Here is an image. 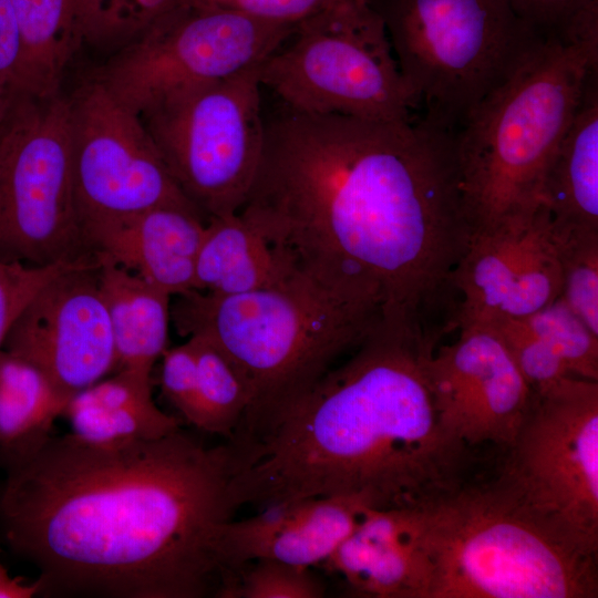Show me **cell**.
<instances>
[{
  "mask_svg": "<svg viewBox=\"0 0 598 598\" xmlns=\"http://www.w3.org/2000/svg\"><path fill=\"white\" fill-rule=\"evenodd\" d=\"M239 214L289 272L379 300L384 319L430 342L453 329V275L472 235L455 131L422 114L384 122L281 104Z\"/></svg>",
  "mask_w": 598,
  "mask_h": 598,
  "instance_id": "6da1fadb",
  "label": "cell"
},
{
  "mask_svg": "<svg viewBox=\"0 0 598 598\" xmlns=\"http://www.w3.org/2000/svg\"><path fill=\"white\" fill-rule=\"evenodd\" d=\"M235 466L229 440L182 427L111 446L51 435L4 467L1 536L38 569L43 597L216 596Z\"/></svg>",
  "mask_w": 598,
  "mask_h": 598,
  "instance_id": "7a4b0ae2",
  "label": "cell"
},
{
  "mask_svg": "<svg viewBox=\"0 0 598 598\" xmlns=\"http://www.w3.org/2000/svg\"><path fill=\"white\" fill-rule=\"evenodd\" d=\"M433 351L382 318L343 362L237 446L235 508L330 496L369 509L421 508L458 488L471 450L439 420L424 371Z\"/></svg>",
  "mask_w": 598,
  "mask_h": 598,
  "instance_id": "3957f363",
  "label": "cell"
},
{
  "mask_svg": "<svg viewBox=\"0 0 598 598\" xmlns=\"http://www.w3.org/2000/svg\"><path fill=\"white\" fill-rule=\"evenodd\" d=\"M174 297L171 322L176 331L216 346L249 385L250 404L230 439L239 445L258 437L383 318L378 302L327 292L292 272L248 292L192 289Z\"/></svg>",
  "mask_w": 598,
  "mask_h": 598,
  "instance_id": "277c9868",
  "label": "cell"
},
{
  "mask_svg": "<svg viewBox=\"0 0 598 598\" xmlns=\"http://www.w3.org/2000/svg\"><path fill=\"white\" fill-rule=\"evenodd\" d=\"M421 598H596L597 557L560 542L493 480L419 508Z\"/></svg>",
  "mask_w": 598,
  "mask_h": 598,
  "instance_id": "5b68a950",
  "label": "cell"
},
{
  "mask_svg": "<svg viewBox=\"0 0 598 598\" xmlns=\"http://www.w3.org/2000/svg\"><path fill=\"white\" fill-rule=\"evenodd\" d=\"M598 60L546 41L456 132L472 234L540 202L543 178Z\"/></svg>",
  "mask_w": 598,
  "mask_h": 598,
  "instance_id": "8992f818",
  "label": "cell"
},
{
  "mask_svg": "<svg viewBox=\"0 0 598 598\" xmlns=\"http://www.w3.org/2000/svg\"><path fill=\"white\" fill-rule=\"evenodd\" d=\"M429 120L457 132L546 41L509 0H370Z\"/></svg>",
  "mask_w": 598,
  "mask_h": 598,
  "instance_id": "52a82bcc",
  "label": "cell"
},
{
  "mask_svg": "<svg viewBox=\"0 0 598 598\" xmlns=\"http://www.w3.org/2000/svg\"><path fill=\"white\" fill-rule=\"evenodd\" d=\"M259 81L309 114L391 122L419 112L370 0H338L296 24L259 64Z\"/></svg>",
  "mask_w": 598,
  "mask_h": 598,
  "instance_id": "ba28073f",
  "label": "cell"
},
{
  "mask_svg": "<svg viewBox=\"0 0 598 598\" xmlns=\"http://www.w3.org/2000/svg\"><path fill=\"white\" fill-rule=\"evenodd\" d=\"M495 478L537 524L598 554V381L566 377L533 391Z\"/></svg>",
  "mask_w": 598,
  "mask_h": 598,
  "instance_id": "9c48e42d",
  "label": "cell"
},
{
  "mask_svg": "<svg viewBox=\"0 0 598 598\" xmlns=\"http://www.w3.org/2000/svg\"><path fill=\"white\" fill-rule=\"evenodd\" d=\"M259 64L176 90L138 114L172 177L208 219L238 213L265 143Z\"/></svg>",
  "mask_w": 598,
  "mask_h": 598,
  "instance_id": "30bf717a",
  "label": "cell"
},
{
  "mask_svg": "<svg viewBox=\"0 0 598 598\" xmlns=\"http://www.w3.org/2000/svg\"><path fill=\"white\" fill-rule=\"evenodd\" d=\"M75 204L68 95L19 96L0 125V259L94 257Z\"/></svg>",
  "mask_w": 598,
  "mask_h": 598,
  "instance_id": "8fae6325",
  "label": "cell"
},
{
  "mask_svg": "<svg viewBox=\"0 0 598 598\" xmlns=\"http://www.w3.org/2000/svg\"><path fill=\"white\" fill-rule=\"evenodd\" d=\"M295 27L224 8L176 4L91 76L138 115L176 90L260 64Z\"/></svg>",
  "mask_w": 598,
  "mask_h": 598,
  "instance_id": "7c38bea8",
  "label": "cell"
},
{
  "mask_svg": "<svg viewBox=\"0 0 598 598\" xmlns=\"http://www.w3.org/2000/svg\"><path fill=\"white\" fill-rule=\"evenodd\" d=\"M68 102L73 187L82 230L93 223L161 206L203 215L172 177L141 117L100 81L89 76L68 95Z\"/></svg>",
  "mask_w": 598,
  "mask_h": 598,
  "instance_id": "4fadbf2b",
  "label": "cell"
},
{
  "mask_svg": "<svg viewBox=\"0 0 598 598\" xmlns=\"http://www.w3.org/2000/svg\"><path fill=\"white\" fill-rule=\"evenodd\" d=\"M455 329L498 318L523 319L561 292L550 217L542 202L475 231L454 275Z\"/></svg>",
  "mask_w": 598,
  "mask_h": 598,
  "instance_id": "5bb4252c",
  "label": "cell"
},
{
  "mask_svg": "<svg viewBox=\"0 0 598 598\" xmlns=\"http://www.w3.org/2000/svg\"><path fill=\"white\" fill-rule=\"evenodd\" d=\"M451 344L424 359L439 420L446 433L470 450H507L526 416L533 390L492 327L458 328Z\"/></svg>",
  "mask_w": 598,
  "mask_h": 598,
  "instance_id": "9a60e30c",
  "label": "cell"
},
{
  "mask_svg": "<svg viewBox=\"0 0 598 598\" xmlns=\"http://www.w3.org/2000/svg\"><path fill=\"white\" fill-rule=\"evenodd\" d=\"M99 257L48 282L9 332L3 350L38 368L66 399L116 368Z\"/></svg>",
  "mask_w": 598,
  "mask_h": 598,
  "instance_id": "2e32d148",
  "label": "cell"
},
{
  "mask_svg": "<svg viewBox=\"0 0 598 598\" xmlns=\"http://www.w3.org/2000/svg\"><path fill=\"white\" fill-rule=\"evenodd\" d=\"M365 509L344 497H309L270 505L246 519L227 520L214 542L220 579L260 559L303 568L323 564Z\"/></svg>",
  "mask_w": 598,
  "mask_h": 598,
  "instance_id": "e0dca14e",
  "label": "cell"
},
{
  "mask_svg": "<svg viewBox=\"0 0 598 598\" xmlns=\"http://www.w3.org/2000/svg\"><path fill=\"white\" fill-rule=\"evenodd\" d=\"M206 221L196 210L161 206L86 225L83 234L93 252L174 297L195 288Z\"/></svg>",
  "mask_w": 598,
  "mask_h": 598,
  "instance_id": "ac0fdd59",
  "label": "cell"
},
{
  "mask_svg": "<svg viewBox=\"0 0 598 598\" xmlns=\"http://www.w3.org/2000/svg\"><path fill=\"white\" fill-rule=\"evenodd\" d=\"M362 597L421 598L419 508L369 509L323 563Z\"/></svg>",
  "mask_w": 598,
  "mask_h": 598,
  "instance_id": "d6986e66",
  "label": "cell"
},
{
  "mask_svg": "<svg viewBox=\"0 0 598 598\" xmlns=\"http://www.w3.org/2000/svg\"><path fill=\"white\" fill-rule=\"evenodd\" d=\"M539 199L554 231L598 233V73L548 163Z\"/></svg>",
  "mask_w": 598,
  "mask_h": 598,
  "instance_id": "ffe728a7",
  "label": "cell"
},
{
  "mask_svg": "<svg viewBox=\"0 0 598 598\" xmlns=\"http://www.w3.org/2000/svg\"><path fill=\"white\" fill-rule=\"evenodd\" d=\"M62 416L72 435L97 446L159 439L181 427L155 404L151 378L122 370L75 393Z\"/></svg>",
  "mask_w": 598,
  "mask_h": 598,
  "instance_id": "44dd1931",
  "label": "cell"
},
{
  "mask_svg": "<svg viewBox=\"0 0 598 598\" xmlns=\"http://www.w3.org/2000/svg\"><path fill=\"white\" fill-rule=\"evenodd\" d=\"M97 281L109 316L115 371L151 378L155 362L167 349L172 296L97 255Z\"/></svg>",
  "mask_w": 598,
  "mask_h": 598,
  "instance_id": "7402d4cb",
  "label": "cell"
},
{
  "mask_svg": "<svg viewBox=\"0 0 598 598\" xmlns=\"http://www.w3.org/2000/svg\"><path fill=\"white\" fill-rule=\"evenodd\" d=\"M287 274L266 239L239 212L207 219L194 289L237 295L274 285Z\"/></svg>",
  "mask_w": 598,
  "mask_h": 598,
  "instance_id": "603a6c76",
  "label": "cell"
},
{
  "mask_svg": "<svg viewBox=\"0 0 598 598\" xmlns=\"http://www.w3.org/2000/svg\"><path fill=\"white\" fill-rule=\"evenodd\" d=\"M22 41V95L60 93L64 71L86 42L84 0H11Z\"/></svg>",
  "mask_w": 598,
  "mask_h": 598,
  "instance_id": "cb8c5ba5",
  "label": "cell"
},
{
  "mask_svg": "<svg viewBox=\"0 0 598 598\" xmlns=\"http://www.w3.org/2000/svg\"><path fill=\"white\" fill-rule=\"evenodd\" d=\"M69 399L33 364L0 351V463L32 453L50 436Z\"/></svg>",
  "mask_w": 598,
  "mask_h": 598,
  "instance_id": "d4e9b609",
  "label": "cell"
},
{
  "mask_svg": "<svg viewBox=\"0 0 598 598\" xmlns=\"http://www.w3.org/2000/svg\"><path fill=\"white\" fill-rule=\"evenodd\" d=\"M188 339L194 344L197 365L196 429L230 440L250 404L249 385L216 346L197 336Z\"/></svg>",
  "mask_w": 598,
  "mask_h": 598,
  "instance_id": "484cf974",
  "label": "cell"
},
{
  "mask_svg": "<svg viewBox=\"0 0 598 598\" xmlns=\"http://www.w3.org/2000/svg\"><path fill=\"white\" fill-rule=\"evenodd\" d=\"M523 320L573 375L598 381V336L560 295Z\"/></svg>",
  "mask_w": 598,
  "mask_h": 598,
  "instance_id": "4316f807",
  "label": "cell"
},
{
  "mask_svg": "<svg viewBox=\"0 0 598 598\" xmlns=\"http://www.w3.org/2000/svg\"><path fill=\"white\" fill-rule=\"evenodd\" d=\"M544 41L578 47L598 59V0H509Z\"/></svg>",
  "mask_w": 598,
  "mask_h": 598,
  "instance_id": "83f0119b",
  "label": "cell"
},
{
  "mask_svg": "<svg viewBox=\"0 0 598 598\" xmlns=\"http://www.w3.org/2000/svg\"><path fill=\"white\" fill-rule=\"evenodd\" d=\"M551 233L561 269L560 296L598 336V233Z\"/></svg>",
  "mask_w": 598,
  "mask_h": 598,
  "instance_id": "f1b7e54d",
  "label": "cell"
},
{
  "mask_svg": "<svg viewBox=\"0 0 598 598\" xmlns=\"http://www.w3.org/2000/svg\"><path fill=\"white\" fill-rule=\"evenodd\" d=\"M225 574L215 597L220 598H320L324 587L309 568L277 560L251 561Z\"/></svg>",
  "mask_w": 598,
  "mask_h": 598,
  "instance_id": "f546056e",
  "label": "cell"
},
{
  "mask_svg": "<svg viewBox=\"0 0 598 598\" xmlns=\"http://www.w3.org/2000/svg\"><path fill=\"white\" fill-rule=\"evenodd\" d=\"M483 323L497 333L533 391H543L573 375L564 361L523 319L498 318Z\"/></svg>",
  "mask_w": 598,
  "mask_h": 598,
  "instance_id": "4dcf8cb0",
  "label": "cell"
},
{
  "mask_svg": "<svg viewBox=\"0 0 598 598\" xmlns=\"http://www.w3.org/2000/svg\"><path fill=\"white\" fill-rule=\"evenodd\" d=\"M94 258L96 256L44 266L0 259V351L18 318L48 282L60 274Z\"/></svg>",
  "mask_w": 598,
  "mask_h": 598,
  "instance_id": "1f68e13d",
  "label": "cell"
},
{
  "mask_svg": "<svg viewBox=\"0 0 598 598\" xmlns=\"http://www.w3.org/2000/svg\"><path fill=\"white\" fill-rule=\"evenodd\" d=\"M165 0H84L86 42L117 40L148 23Z\"/></svg>",
  "mask_w": 598,
  "mask_h": 598,
  "instance_id": "d6a6232c",
  "label": "cell"
},
{
  "mask_svg": "<svg viewBox=\"0 0 598 598\" xmlns=\"http://www.w3.org/2000/svg\"><path fill=\"white\" fill-rule=\"evenodd\" d=\"M161 390L186 422L196 427L198 421L197 365L190 339L167 348L162 355Z\"/></svg>",
  "mask_w": 598,
  "mask_h": 598,
  "instance_id": "836d02e7",
  "label": "cell"
},
{
  "mask_svg": "<svg viewBox=\"0 0 598 598\" xmlns=\"http://www.w3.org/2000/svg\"><path fill=\"white\" fill-rule=\"evenodd\" d=\"M338 0H175L176 4L217 7L271 23L296 25Z\"/></svg>",
  "mask_w": 598,
  "mask_h": 598,
  "instance_id": "e575fe53",
  "label": "cell"
},
{
  "mask_svg": "<svg viewBox=\"0 0 598 598\" xmlns=\"http://www.w3.org/2000/svg\"><path fill=\"white\" fill-rule=\"evenodd\" d=\"M22 41L11 0H0V104L11 106L22 95Z\"/></svg>",
  "mask_w": 598,
  "mask_h": 598,
  "instance_id": "d590c367",
  "label": "cell"
},
{
  "mask_svg": "<svg viewBox=\"0 0 598 598\" xmlns=\"http://www.w3.org/2000/svg\"><path fill=\"white\" fill-rule=\"evenodd\" d=\"M41 590L39 578L29 581L23 577H12L0 559V598H32L40 596Z\"/></svg>",
  "mask_w": 598,
  "mask_h": 598,
  "instance_id": "8d00e7d4",
  "label": "cell"
},
{
  "mask_svg": "<svg viewBox=\"0 0 598 598\" xmlns=\"http://www.w3.org/2000/svg\"><path fill=\"white\" fill-rule=\"evenodd\" d=\"M10 107L11 106L8 107V106H3V105L0 104V125L3 122V120H4V117H6V115H7Z\"/></svg>",
  "mask_w": 598,
  "mask_h": 598,
  "instance_id": "74e56055",
  "label": "cell"
}]
</instances>
